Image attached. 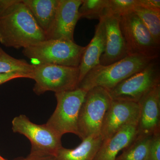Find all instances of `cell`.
<instances>
[{"mask_svg":"<svg viewBox=\"0 0 160 160\" xmlns=\"http://www.w3.org/2000/svg\"><path fill=\"white\" fill-rule=\"evenodd\" d=\"M47 40L45 32L22 0L0 11V42L23 49Z\"/></svg>","mask_w":160,"mask_h":160,"instance_id":"1","label":"cell"},{"mask_svg":"<svg viewBox=\"0 0 160 160\" xmlns=\"http://www.w3.org/2000/svg\"><path fill=\"white\" fill-rule=\"evenodd\" d=\"M155 59L140 55H131L108 66L98 65L86 74L78 87L88 91L99 86L109 91L123 80L142 70Z\"/></svg>","mask_w":160,"mask_h":160,"instance_id":"2","label":"cell"},{"mask_svg":"<svg viewBox=\"0 0 160 160\" xmlns=\"http://www.w3.org/2000/svg\"><path fill=\"white\" fill-rule=\"evenodd\" d=\"M85 48L72 41L47 39L23 49L22 53L38 64L78 67Z\"/></svg>","mask_w":160,"mask_h":160,"instance_id":"3","label":"cell"},{"mask_svg":"<svg viewBox=\"0 0 160 160\" xmlns=\"http://www.w3.org/2000/svg\"><path fill=\"white\" fill-rule=\"evenodd\" d=\"M78 67L50 64L34 65L29 78L35 83L33 91L38 95L47 91L55 93L70 91L78 87Z\"/></svg>","mask_w":160,"mask_h":160,"instance_id":"4","label":"cell"},{"mask_svg":"<svg viewBox=\"0 0 160 160\" xmlns=\"http://www.w3.org/2000/svg\"><path fill=\"white\" fill-rule=\"evenodd\" d=\"M87 92L78 87L70 91L55 93L57 105L46 123V126L61 137L67 133L78 136L79 114Z\"/></svg>","mask_w":160,"mask_h":160,"instance_id":"5","label":"cell"},{"mask_svg":"<svg viewBox=\"0 0 160 160\" xmlns=\"http://www.w3.org/2000/svg\"><path fill=\"white\" fill-rule=\"evenodd\" d=\"M112 100L109 90L102 87H94L87 91L78 121V137L81 139L100 134L104 117Z\"/></svg>","mask_w":160,"mask_h":160,"instance_id":"6","label":"cell"},{"mask_svg":"<svg viewBox=\"0 0 160 160\" xmlns=\"http://www.w3.org/2000/svg\"><path fill=\"white\" fill-rule=\"evenodd\" d=\"M119 23L128 55H140L158 58L159 45L155 42L149 30L134 12L119 17Z\"/></svg>","mask_w":160,"mask_h":160,"instance_id":"7","label":"cell"},{"mask_svg":"<svg viewBox=\"0 0 160 160\" xmlns=\"http://www.w3.org/2000/svg\"><path fill=\"white\" fill-rule=\"evenodd\" d=\"M158 59L152 61L142 71L123 80L109 90L112 99L138 103L152 89L160 85Z\"/></svg>","mask_w":160,"mask_h":160,"instance_id":"8","label":"cell"},{"mask_svg":"<svg viewBox=\"0 0 160 160\" xmlns=\"http://www.w3.org/2000/svg\"><path fill=\"white\" fill-rule=\"evenodd\" d=\"M12 125L13 132L23 135L30 141L31 152L54 156L62 146V137L48 128L46 124H35L25 115L15 117Z\"/></svg>","mask_w":160,"mask_h":160,"instance_id":"9","label":"cell"},{"mask_svg":"<svg viewBox=\"0 0 160 160\" xmlns=\"http://www.w3.org/2000/svg\"><path fill=\"white\" fill-rule=\"evenodd\" d=\"M139 112L138 103L112 100L104 117L100 131L103 141L109 138L124 126L138 125Z\"/></svg>","mask_w":160,"mask_h":160,"instance_id":"10","label":"cell"},{"mask_svg":"<svg viewBox=\"0 0 160 160\" xmlns=\"http://www.w3.org/2000/svg\"><path fill=\"white\" fill-rule=\"evenodd\" d=\"M82 0H58L55 17L47 39L74 42V32L80 19L79 9Z\"/></svg>","mask_w":160,"mask_h":160,"instance_id":"11","label":"cell"},{"mask_svg":"<svg viewBox=\"0 0 160 160\" xmlns=\"http://www.w3.org/2000/svg\"><path fill=\"white\" fill-rule=\"evenodd\" d=\"M138 103L140 112L138 136H152L160 132V85L152 89Z\"/></svg>","mask_w":160,"mask_h":160,"instance_id":"12","label":"cell"},{"mask_svg":"<svg viewBox=\"0 0 160 160\" xmlns=\"http://www.w3.org/2000/svg\"><path fill=\"white\" fill-rule=\"evenodd\" d=\"M106 29V46L100 58V64L108 66L128 56L125 40L120 28L119 17H104Z\"/></svg>","mask_w":160,"mask_h":160,"instance_id":"13","label":"cell"},{"mask_svg":"<svg viewBox=\"0 0 160 160\" xmlns=\"http://www.w3.org/2000/svg\"><path fill=\"white\" fill-rule=\"evenodd\" d=\"M106 29L104 17L95 26L93 37L86 46L79 66V83L92 69L100 64V58L106 46Z\"/></svg>","mask_w":160,"mask_h":160,"instance_id":"14","label":"cell"},{"mask_svg":"<svg viewBox=\"0 0 160 160\" xmlns=\"http://www.w3.org/2000/svg\"><path fill=\"white\" fill-rule=\"evenodd\" d=\"M137 136V125L124 126L103 141L93 160H115L119 152L130 145Z\"/></svg>","mask_w":160,"mask_h":160,"instance_id":"15","label":"cell"},{"mask_svg":"<svg viewBox=\"0 0 160 160\" xmlns=\"http://www.w3.org/2000/svg\"><path fill=\"white\" fill-rule=\"evenodd\" d=\"M74 149L62 146L54 156V160H93L103 142L100 134H94L82 140Z\"/></svg>","mask_w":160,"mask_h":160,"instance_id":"16","label":"cell"},{"mask_svg":"<svg viewBox=\"0 0 160 160\" xmlns=\"http://www.w3.org/2000/svg\"><path fill=\"white\" fill-rule=\"evenodd\" d=\"M46 38L55 17L58 0H22Z\"/></svg>","mask_w":160,"mask_h":160,"instance_id":"17","label":"cell"},{"mask_svg":"<svg viewBox=\"0 0 160 160\" xmlns=\"http://www.w3.org/2000/svg\"><path fill=\"white\" fill-rule=\"evenodd\" d=\"M152 136H137L115 160H146Z\"/></svg>","mask_w":160,"mask_h":160,"instance_id":"18","label":"cell"},{"mask_svg":"<svg viewBox=\"0 0 160 160\" xmlns=\"http://www.w3.org/2000/svg\"><path fill=\"white\" fill-rule=\"evenodd\" d=\"M34 67L25 60L18 59L7 54L0 47V73H20L30 76Z\"/></svg>","mask_w":160,"mask_h":160,"instance_id":"19","label":"cell"},{"mask_svg":"<svg viewBox=\"0 0 160 160\" xmlns=\"http://www.w3.org/2000/svg\"><path fill=\"white\" fill-rule=\"evenodd\" d=\"M134 12L144 23L158 45H160V11L136 6Z\"/></svg>","mask_w":160,"mask_h":160,"instance_id":"20","label":"cell"},{"mask_svg":"<svg viewBox=\"0 0 160 160\" xmlns=\"http://www.w3.org/2000/svg\"><path fill=\"white\" fill-rule=\"evenodd\" d=\"M108 0H82L79 9L80 18L98 20L105 16Z\"/></svg>","mask_w":160,"mask_h":160,"instance_id":"21","label":"cell"},{"mask_svg":"<svg viewBox=\"0 0 160 160\" xmlns=\"http://www.w3.org/2000/svg\"><path fill=\"white\" fill-rule=\"evenodd\" d=\"M137 6V0H108L105 16L117 15L120 17L132 12Z\"/></svg>","mask_w":160,"mask_h":160,"instance_id":"22","label":"cell"},{"mask_svg":"<svg viewBox=\"0 0 160 160\" xmlns=\"http://www.w3.org/2000/svg\"><path fill=\"white\" fill-rule=\"evenodd\" d=\"M146 160H160V132L152 136Z\"/></svg>","mask_w":160,"mask_h":160,"instance_id":"23","label":"cell"},{"mask_svg":"<svg viewBox=\"0 0 160 160\" xmlns=\"http://www.w3.org/2000/svg\"><path fill=\"white\" fill-rule=\"evenodd\" d=\"M137 6L149 10L160 11V0H137Z\"/></svg>","mask_w":160,"mask_h":160,"instance_id":"24","label":"cell"},{"mask_svg":"<svg viewBox=\"0 0 160 160\" xmlns=\"http://www.w3.org/2000/svg\"><path fill=\"white\" fill-rule=\"evenodd\" d=\"M13 160H54L53 156L30 152L26 158L20 157Z\"/></svg>","mask_w":160,"mask_h":160,"instance_id":"25","label":"cell"},{"mask_svg":"<svg viewBox=\"0 0 160 160\" xmlns=\"http://www.w3.org/2000/svg\"><path fill=\"white\" fill-rule=\"evenodd\" d=\"M18 78H28L27 75L20 73H0V85Z\"/></svg>","mask_w":160,"mask_h":160,"instance_id":"26","label":"cell"},{"mask_svg":"<svg viewBox=\"0 0 160 160\" xmlns=\"http://www.w3.org/2000/svg\"><path fill=\"white\" fill-rule=\"evenodd\" d=\"M17 1L18 0H0V11L11 6Z\"/></svg>","mask_w":160,"mask_h":160,"instance_id":"27","label":"cell"},{"mask_svg":"<svg viewBox=\"0 0 160 160\" xmlns=\"http://www.w3.org/2000/svg\"><path fill=\"white\" fill-rule=\"evenodd\" d=\"M0 160H6V159L4 158H3L1 156V155H0Z\"/></svg>","mask_w":160,"mask_h":160,"instance_id":"28","label":"cell"}]
</instances>
